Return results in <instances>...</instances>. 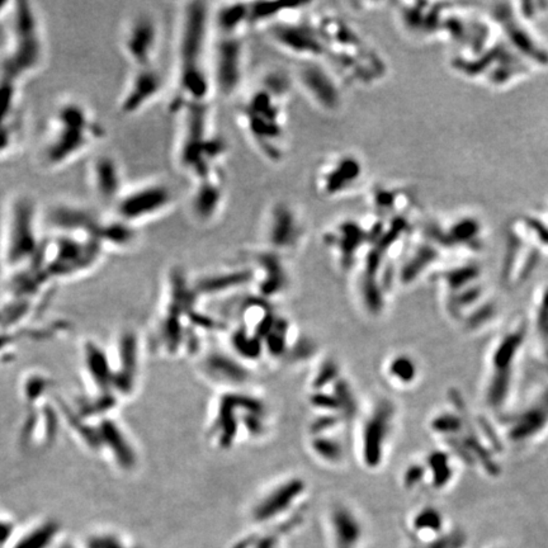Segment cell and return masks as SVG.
Returning a JSON list of instances; mask_svg holds the SVG:
<instances>
[{
  "mask_svg": "<svg viewBox=\"0 0 548 548\" xmlns=\"http://www.w3.org/2000/svg\"><path fill=\"white\" fill-rule=\"evenodd\" d=\"M213 9L208 3L190 1L178 13L176 55L169 110L208 106L216 94L211 73Z\"/></svg>",
  "mask_w": 548,
  "mask_h": 548,
  "instance_id": "6da1fadb",
  "label": "cell"
},
{
  "mask_svg": "<svg viewBox=\"0 0 548 548\" xmlns=\"http://www.w3.org/2000/svg\"><path fill=\"white\" fill-rule=\"evenodd\" d=\"M290 81L281 74L263 78L242 99L238 119L256 151L267 160L285 159L288 145Z\"/></svg>",
  "mask_w": 548,
  "mask_h": 548,
  "instance_id": "7a4b0ae2",
  "label": "cell"
},
{
  "mask_svg": "<svg viewBox=\"0 0 548 548\" xmlns=\"http://www.w3.org/2000/svg\"><path fill=\"white\" fill-rule=\"evenodd\" d=\"M104 135L103 124L85 103L65 99L52 112L40 147V161L51 170L67 167L98 145Z\"/></svg>",
  "mask_w": 548,
  "mask_h": 548,
  "instance_id": "3957f363",
  "label": "cell"
},
{
  "mask_svg": "<svg viewBox=\"0 0 548 548\" xmlns=\"http://www.w3.org/2000/svg\"><path fill=\"white\" fill-rule=\"evenodd\" d=\"M322 37L325 59L338 75L359 84H372L385 75L386 66L372 47L340 18L315 15L310 18Z\"/></svg>",
  "mask_w": 548,
  "mask_h": 548,
  "instance_id": "277c9868",
  "label": "cell"
},
{
  "mask_svg": "<svg viewBox=\"0 0 548 548\" xmlns=\"http://www.w3.org/2000/svg\"><path fill=\"white\" fill-rule=\"evenodd\" d=\"M8 18L7 44L0 58V74L24 84L40 73L47 58L44 23L28 1L13 3Z\"/></svg>",
  "mask_w": 548,
  "mask_h": 548,
  "instance_id": "5b68a950",
  "label": "cell"
},
{
  "mask_svg": "<svg viewBox=\"0 0 548 548\" xmlns=\"http://www.w3.org/2000/svg\"><path fill=\"white\" fill-rule=\"evenodd\" d=\"M41 234L36 201L26 193L10 198L1 235V260L8 276L30 269L38 263L46 242Z\"/></svg>",
  "mask_w": 548,
  "mask_h": 548,
  "instance_id": "8992f818",
  "label": "cell"
},
{
  "mask_svg": "<svg viewBox=\"0 0 548 548\" xmlns=\"http://www.w3.org/2000/svg\"><path fill=\"white\" fill-rule=\"evenodd\" d=\"M106 250L87 238L55 233L47 238L40 258V269L44 279H70L93 271L102 260Z\"/></svg>",
  "mask_w": 548,
  "mask_h": 548,
  "instance_id": "52a82bcc",
  "label": "cell"
},
{
  "mask_svg": "<svg viewBox=\"0 0 548 548\" xmlns=\"http://www.w3.org/2000/svg\"><path fill=\"white\" fill-rule=\"evenodd\" d=\"M247 35L213 26L211 73L217 94L230 98L242 88L247 67Z\"/></svg>",
  "mask_w": 548,
  "mask_h": 548,
  "instance_id": "ba28073f",
  "label": "cell"
},
{
  "mask_svg": "<svg viewBox=\"0 0 548 548\" xmlns=\"http://www.w3.org/2000/svg\"><path fill=\"white\" fill-rule=\"evenodd\" d=\"M176 202L173 188L164 182L139 183L127 185L110 213L124 224L139 229L140 225L168 213Z\"/></svg>",
  "mask_w": 548,
  "mask_h": 548,
  "instance_id": "9c48e42d",
  "label": "cell"
},
{
  "mask_svg": "<svg viewBox=\"0 0 548 548\" xmlns=\"http://www.w3.org/2000/svg\"><path fill=\"white\" fill-rule=\"evenodd\" d=\"M160 44V24L150 13L132 15L124 23L121 49L132 69L158 66Z\"/></svg>",
  "mask_w": 548,
  "mask_h": 548,
  "instance_id": "30bf717a",
  "label": "cell"
},
{
  "mask_svg": "<svg viewBox=\"0 0 548 548\" xmlns=\"http://www.w3.org/2000/svg\"><path fill=\"white\" fill-rule=\"evenodd\" d=\"M365 176V165L357 153H339L322 161L314 174V187L324 198H338L357 190Z\"/></svg>",
  "mask_w": 548,
  "mask_h": 548,
  "instance_id": "8fae6325",
  "label": "cell"
},
{
  "mask_svg": "<svg viewBox=\"0 0 548 548\" xmlns=\"http://www.w3.org/2000/svg\"><path fill=\"white\" fill-rule=\"evenodd\" d=\"M296 81L315 106L325 112H336L343 104V94L336 73L322 61L299 63Z\"/></svg>",
  "mask_w": 548,
  "mask_h": 548,
  "instance_id": "7c38bea8",
  "label": "cell"
},
{
  "mask_svg": "<svg viewBox=\"0 0 548 548\" xmlns=\"http://www.w3.org/2000/svg\"><path fill=\"white\" fill-rule=\"evenodd\" d=\"M165 89L164 74L159 66L132 69L127 78L118 108L124 116H135L159 99Z\"/></svg>",
  "mask_w": 548,
  "mask_h": 548,
  "instance_id": "4fadbf2b",
  "label": "cell"
},
{
  "mask_svg": "<svg viewBox=\"0 0 548 548\" xmlns=\"http://www.w3.org/2000/svg\"><path fill=\"white\" fill-rule=\"evenodd\" d=\"M305 234L304 219L292 204L281 201L272 206L264 225L265 242L272 251L281 254V251L294 250Z\"/></svg>",
  "mask_w": 548,
  "mask_h": 548,
  "instance_id": "5bb4252c",
  "label": "cell"
},
{
  "mask_svg": "<svg viewBox=\"0 0 548 548\" xmlns=\"http://www.w3.org/2000/svg\"><path fill=\"white\" fill-rule=\"evenodd\" d=\"M22 85L0 74V155L12 153L22 136Z\"/></svg>",
  "mask_w": 548,
  "mask_h": 548,
  "instance_id": "9a60e30c",
  "label": "cell"
},
{
  "mask_svg": "<svg viewBox=\"0 0 548 548\" xmlns=\"http://www.w3.org/2000/svg\"><path fill=\"white\" fill-rule=\"evenodd\" d=\"M395 417V406L385 400L380 401L363 424L362 431V449L363 460L368 467L376 468L380 466L383 458L385 446L392 431Z\"/></svg>",
  "mask_w": 548,
  "mask_h": 548,
  "instance_id": "2e32d148",
  "label": "cell"
},
{
  "mask_svg": "<svg viewBox=\"0 0 548 548\" xmlns=\"http://www.w3.org/2000/svg\"><path fill=\"white\" fill-rule=\"evenodd\" d=\"M325 242L335 254L339 265L349 269L357 256L371 244V236L365 221L344 219L331 227L325 235Z\"/></svg>",
  "mask_w": 548,
  "mask_h": 548,
  "instance_id": "e0dca14e",
  "label": "cell"
},
{
  "mask_svg": "<svg viewBox=\"0 0 548 548\" xmlns=\"http://www.w3.org/2000/svg\"><path fill=\"white\" fill-rule=\"evenodd\" d=\"M88 179L95 197L110 208L127 188L122 165L110 155L95 156L89 164Z\"/></svg>",
  "mask_w": 548,
  "mask_h": 548,
  "instance_id": "ac0fdd59",
  "label": "cell"
},
{
  "mask_svg": "<svg viewBox=\"0 0 548 548\" xmlns=\"http://www.w3.org/2000/svg\"><path fill=\"white\" fill-rule=\"evenodd\" d=\"M225 193L224 176H213L192 184L188 205L193 219L201 225H207L215 221L222 211Z\"/></svg>",
  "mask_w": 548,
  "mask_h": 548,
  "instance_id": "d6986e66",
  "label": "cell"
},
{
  "mask_svg": "<svg viewBox=\"0 0 548 548\" xmlns=\"http://www.w3.org/2000/svg\"><path fill=\"white\" fill-rule=\"evenodd\" d=\"M305 483L299 479H292L278 485L256 503L253 509V519L256 523H268L281 514L287 512L294 501L302 495Z\"/></svg>",
  "mask_w": 548,
  "mask_h": 548,
  "instance_id": "ffe728a7",
  "label": "cell"
},
{
  "mask_svg": "<svg viewBox=\"0 0 548 548\" xmlns=\"http://www.w3.org/2000/svg\"><path fill=\"white\" fill-rule=\"evenodd\" d=\"M372 215L383 221L409 217V211L413 206V196L404 188L377 187L371 194Z\"/></svg>",
  "mask_w": 548,
  "mask_h": 548,
  "instance_id": "44dd1931",
  "label": "cell"
},
{
  "mask_svg": "<svg viewBox=\"0 0 548 548\" xmlns=\"http://www.w3.org/2000/svg\"><path fill=\"white\" fill-rule=\"evenodd\" d=\"M330 528L336 548H358L362 526L357 517L345 506H335L330 513Z\"/></svg>",
  "mask_w": 548,
  "mask_h": 548,
  "instance_id": "7402d4cb",
  "label": "cell"
},
{
  "mask_svg": "<svg viewBox=\"0 0 548 548\" xmlns=\"http://www.w3.org/2000/svg\"><path fill=\"white\" fill-rule=\"evenodd\" d=\"M281 254L274 251H267L259 256L258 264L262 272L260 291L263 296H272L282 291L287 285V273L281 262Z\"/></svg>",
  "mask_w": 548,
  "mask_h": 548,
  "instance_id": "603a6c76",
  "label": "cell"
},
{
  "mask_svg": "<svg viewBox=\"0 0 548 548\" xmlns=\"http://www.w3.org/2000/svg\"><path fill=\"white\" fill-rule=\"evenodd\" d=\"M205 368L210 377L217 381L242 383L249 379L248 371L244 367L224 354H211L210 358L206 360Z\"/></svg>",
  "mask_w": 548,
  "mask_h": 548,
  "instance_id": "cb8c5ba5",
  "label": "cell"
},
{
  "mask_svg": "<svg viewBox=\"0 0 548 548\" xmlns=\"http://www.w3.org/2000/svg\"><path fill=\"white\" fill-rule=\"evenodd\" d=\"M435 256H437L435 250L431 247V244L426 242L422 244L402 267L401 274H400L402 282L410 283L415 278L419 277L420 273L435 259Z\"/></svg>",
  "mask_w": 548,
  "mask_h": 548,
  "instance_id": "d4e9b609",
  "label": "cell"
},
{
  "mask_svg": "<svg viewBox=\"0 0 548 548\" xmlns=\"http://www.w3.org/2000/svg\"><path fill=\"white\" fill-rule=\"evenodd\" d=\"M388 374L399 383H413L417 376V367L413 358L405 354H399L388 365Z\"/></svg>",
  "mask_w": 548,
  "mask_h": 548,
  "instance_id": "484cf974",
  "label": "cell"
},
{
  "mask_svg": "<svg viewBox=\"0 0 548 548\" xmlns=\"http://www.w3.org/2000/svg\"><path fill=\"white\" fill-rule=\"evenodd\" d=\"M428 466L431 468L433 483L435 486L442 488L448 483L451 476H452V470H451L449 460H448L446 454H440V452L431 454L428 458Z\"/></svg>",
  "mask_w": 548,
  "mask_h": 548,
  "instance_id": "4316f807",
  "label": "cell"
},
{
  "mask_svg": "<svg viewBox=\"0 0 548 548\" xmlns=\"http://www.w3.org/2000/svg\"><path fill=\"white\" fill-rule=\"evenodd\" d=\"M313 449L315 454L330 463H336L343 458V448L333 439L316 437L313 440Z\"/></svg>",
  "mask_w": 548,
  "mask_h": 548,
  "instance_id": "83f0119b",
  "label": "cell"
},
{
  "mask_svg": "<svg viewBox=\"0 0 548 548\" xmlns=\"http://www.w3.org/2000/svg\"><path fill=\"white\" fill-rule=\"evenodd\" d=\"M440 526H442V517H440L438 510L433 509L431 506H428L422 512L417 513L414 518V522H413L414 531L419 532V533H423V532L435 533L440 529Z\"/></svg>",
  "mask_w": 548,
  "mask_h": 548,
  "instance_id": "f1b7e54d",
  "label": "cell"
},
{
  "mask_svg": "<svg viewBox=\"0 0 548 548\" xmlns=\"http://www.w3.org/2000/svg\"><path fill=\"white\" fill-rule=\"evenodd\" d=\"M425 472H426V470H425L423 466H419V465H417V466H411V467L406 471L405 477H404L405 485H406L408 488H411L413 485L420 483L422 479H423V476L425 475Z\"/></svg>",
  "mask_w": 548,
  "mask_h": 548,
  "instance_id": "f546056e",
  "label": "cell"
},
{
  "mask_svg": "<svg viewBox=\"0 0 548 548\" xmlns=\"http://www.w3.org/2000/svg\"><path fill=\"white\" fill-rule=\"evenodd\" d=\"M15 1H0V19L8 18Z\"/></svg>",
  "mask_w": 548,
  "mask_h": 548,
  "instance_id": "4dcf8cb0",
  "label": "cell"
}]
</instances>
